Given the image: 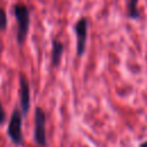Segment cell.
I'll use <instances>...</instances> for the list:
<instances>
[{"mask_svg":"<svg viewBox=\"0 0 147 147\" xmlns=\"http://www.w3.org/2000/svg\"><path fill=\"white\" fill-rule=\"evenodd\" d=\"M5 118H6V113H5V110L2 108V105H1V101H0V124L3 123Z\"/></svg>","mask_w":147,"mask_h":147,"instance_id":"obj_9","label":"cell"},{"mask_svg":"<svg viewBox=\"0 0 147 147\" xmlns=\"http://www.w3.org/2000/svg\"><path fill=\"white\" fill-rule=\"evenodd\" d=\"M14 14L17 20V41L18 44L24 42L25 37L29 31L30 25V13L25 5L23 3H16L14 5Z\"/></svg>","mask_w":147,"mask_h":147,"instance_id":"obj_1","label":"cell"},{"mask_svg":"<svg viewBox=\"0 0 147 147\" xmlns=\"http://www.w3.org/2000/svg\"><path fill=\"white\" fill-rule=\"evenodd\" d=\"M20 100L22 114L26 115L30 109V86L23 75H20Z\"/></svg>","mask_w":147,"mask_h":147,"instance_id":"obj_5","label":"cell"},{"mask_svg":"<svg viewBox=\"0 0 147 147\" xmlns=\"http://www.w3.org/2000/svg\"><path fill=\"white\" fill-rule=\"evenodd\" d=\"M46 115L41 108L34 113V140L38 146H46Z\"/></svg>","mask_w":147,"mask_h":147,"instance_id":"obj_3","label":"cell"},{"mask_svg":"<svg viewBox=\"0 0 147 147\" xmlns=\"http://www.w3.org/2000/svg\"><path fill=\"white\" fill-rule=\"evenodd\" d=\"M139 147H147V140L146 141H144L142 144H140V146Z\"/></svg>","mask_w":147,"mask_h":147,"instance_id":"obj_10","label":"cell"},{"mask_svg":"<svg viewBox=\"0 0 147 147\" xmlns=\"http://www.w3.org/2000/svg\"><path fill=\"white\" fill-rule=\"evenodd\" d=\"M63 51H64V45L60 40L53 39L52 40V64L53 65L56 67L60 63Z\"/></svg>","mask_w":147,"mask_h":147,"instance_id":"obj_6","label":"cell"},{"mask_svg":"<svg viewBox=\"0 0 147 147\" xmlns=\"http://www.w3.org/2000/svg\"><path fill=\"white\" fill-rule=\"evenodd\" d=\"M87 28H88V22L85 17L79 18L74 28L77 36V55L78 56H82L85 52L86 39H87Z\"/></svg>","mask_w":147,"mask_h":147,"instance_id":"obj_4","label":"cell"},{"mask_svg":"<svg viewBox=\"0 0 147 147\" xmlns=\"http://www.w3.org/2000/svg\"><path fill=\"white\" fill-rule=\"evenodd\" d=\"M22 111H20L17 108L14 109L9 124H8V129H7V133L9 136V138L11 139L13 142H15L16 145H20L23 141V136H22Z\"/></svg>","mask_w":147,"mask_h":147,"instance_id":"obj_2","label":"cell"},{"mask_svg":"<svg viewBox=\"0 0 147 147\" xmlns=\"http://www.w3.org/2000/svg\"><path fill=\"white\" fill-rule=\"evenodd\" d=\"M127 13L131 18H137L139 17V11H138V0H129L127 3Z\"/></svg>","mask_w":147,"mask_h":147,"instance_id":"obj_7","label":"cell"},{"mask_svg":"<svg viewBox=\"0 0 147 147\" xmlns=\"http://www.w3.org/2000/svg\"><path fill=\"white\" fill-rule=\"evenodd\" d=\"M7 26V15L3 8H0V31L5 30Z\"/></svg>","mask_w":147,"mask_h":147,"instance_id":"obj_8","label":"cell"}]
</instances>
